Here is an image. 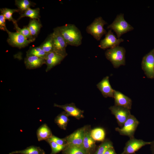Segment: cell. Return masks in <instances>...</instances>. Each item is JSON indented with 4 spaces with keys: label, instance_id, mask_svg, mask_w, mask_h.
<instances>
[{
    "label": "cell",
    "instance_id": "obj_15",
    "mask_svg": "<svg viewBox=\"0 0 154 154\" xmlns=\"http://www.w3.org/2000/svg\"><path fill=\"white\" fill-rule=\"evenodd\" d=\"M96 86L104 98H114V90L111 86L108 76L104 78Z\"/></svg>",
    "mask_w": 154,
    "mask_h": 154
},
{
    "label": "cell",
    "instance_id": "obj_34",
    "mask_svg": "<svg viewBox=\"0 0 154 154\" xmlns=\"http://www.w3.org/2000/svg\"><path fill=\"white\" fill-rule=\"evenodd\" d=\"M5 19L2 14L0 15V29L4 31H6L7 29L5 24Z\"/></svg>",
    "mask_w": 154,
    "mask_h": 154
},
{
    "label": "cell",
    "instance_id": "obj_14",
    "mask_svg": "<svg viewBox=\"0 0 154 154\" xmlns=\"http://www.w3.org/2000/svg\"><path fill=\"white\" fill-rule=\"evenodd\" d=\"M54 106L64 110L69 116L74 117L77 119L84 117V111L77 108L73 103L63 105L54 104Z\"/></svg>",
    "mask_w": 154,
    "mask_h": 154
},
{
    "label": "cell",
    "instance_id": "obj_18",
    "mask_svg": "<svg viewBox=\"0 0 154 154\" xmlns=\"http://www.w3.org/2000/svg\"><path fill=\"white\" fill-rule=\"evenodd\" d=\"M26 68L29 69H36L45 64L44 58L33 55H26L24 60Z\"/></svg>",
    "mask_w": 154,
    "mask_h": 154
},
{
    "label": "cell",
    "instance_id": "obj_28",
    "mask_svg": "<svg viewBox=\"0 0 154 154\" xmlns=\"http://www.w3.org/2000/svg\"><path fill=\"white\" fill-rule=\"evenodd\" d=\"M0 11L1 14L4 15L6 19L12 21L13 24L17 23V21L13 18L12 15L14 13L19 12V10L18 9L3 8L0 9Z\"/></svg>",
    "mask_w": 154,
    "mask_h": 154
},
{
    "label": "cell",
    "instance_id": "obj_11",
    "mask_svg": "<svg viewBox=\"0 0 154 154\" xmlns=\"http://www.w3.org/2000/svg\"><path fill=\"white\" fill-rule=\"evenodd\" d=\"M151 143V141H145L135 138L130 139L126 143L123 151L124 154H132L143 146L150 145Z\"/></svg>",
    "mask_w": 154,
    "mask_h": 154
},
{
    "label": "cell",
    "instance_id": "obj_25",
    "mask_svg": "<svg viewBox=\"0 0 154 154\" xmlns=\"http://www.w3.org/2000/svg\"><path fill=\"white\" fill-rule=\"evenodd\" d=\"M62 154H87L82 147L67 145L62 151Z\"/></svg>",
    "mask_w": 154,
    "mask_h": 154
},
{
    "label": "cell",
    "instance_id": "obj_21",
    "mask_svg": "<svg viewBox=\"0 0 154 154\" xmlns=\"http://www.w3.org/2000/svg\"><path fill=\"white\" fill-rule=\"evenodd\" d=\"M27 27L32 35L35 38L38 35L42 26L39 20L31 19Z\"/></svg>",
    "mask_w": 154,
    "mask_h": 154
},
{
    "label": "cell",
    "instance_id": "obj_30",
    "mask_svg": "<svg viewBox=\"0 0 154 154\" xmlns=\"http://www.w3.org/2000/svg\"><path fill=\"white\" fill-rule=\"evenodd\" d=\"M113 147L112 141L108 139H105L98 147L94 154H104L105 151L107 149Z\"/></svg>",
    "mask_w": 154,
    "mask_h": 154
},
{
    "label": "cell",
    "instance_id": "obj_27",
    "mask_svg": "<svg viewBox=\"0 0 154 154\" xmlns=\"http://www.w3.org/2000/svg\"><path fill=\"white\" fill-rule=\"evenodd\" d=\"M15 2L19 11L23 12L35 5V3L28 0H16Z\"/></svg>",
    "mask_w": 154,
    "mask_h": 154
},
{
    "label": "cell",
    "instance_id": "obj_22",
    "mask_svg": "<svg viewBox=\"0 0 154 154\" xmlns=\"http://www.w3.org/2000/svg\"><path fill=\"white\" fill-rule=\"evenodd\" d=\"M69 116L65 111L62 112L55 117L54 122L60 128L66 130L69 121Z\"/></svg>",
    "mask_w": 154,
    "mask_h": 154
},
{
    "label": "cell",
    "instance_id": "obj_33",
    "mask_svg": "<svg viewBox=\"0 0 154 154\" xmlns=\"http://www.w3.org/2000/svg\"><path fill=\"white\" fill-rule=\"evenodd\" d=\"M46 140L53 141L60 145H67V142L64 138H60L53 135L50 138Z\"/></svg>",
    "mask_w": 154,
    "mask_h": 154
},
{
    "label": "cell",
    "instance_id": "obj_16",
    "mask_svg": "<svg viewBox=\"0 0 154 154\" xmlns=\"http://www.w3.org/2000/svg\"><path fill=\"white\" fill-rule=\"evenodd\" d=\"M65 58L54 51L47 53L45 58L47 72L55 66L60 64Z\"/></svg>",
    "mask_w": 154,
    "mask_h": 154
},
{
    "label": "cell",
    "instance_id": "obj_8",
    "mask_svg": "<svg viewBox=\"0 0 154 154\" xmlns=\"http://www.w3.org/2000/svg\"><path fill=\"white\" fill-rule=\"evenodd\" d=\"M141 67L145 74L149 78H154V49L143 58Z\"/></svg>",
    "mask_w": 154,
    "mask_h": 154
},
{
    "label": "cell",
    "instance_id": "obj_31",
    "mask_svg": "<svg viewBox=\"0 0 154 154\" xmlns=\"http://www.w3.org/2000/svg\"><path fill=\"white\" fill-rule=\"evenodd\" d=\"M14 29L17 32L30 40H35V38L33 37L27 26H25L22 29L19 28L17 23L13 24Z\"/></svg>",
    "mask_w": 154,
    "mask_h": 154
},
{
    "label": "cell",
    "instance_id": "obj_37",
    "mask_svg": "<svg viewBox=\"0 0 154 154\" xmlns=\"http://www.w3.org/2000/svg\"><path fill=\"white\" fill-rule=\"evenodd\" d=\"M124 154V153L123 152V151L122 153H121V154Z\"/></svg>",
    "mask_w": 154,
    "mask_h": 154
},
{
    "label": "cell",
    "instance_id": "obj_6",
    "mask_svg": "<svg viewBox=\"0 0 154 154\" xmlns=\"http://www.w3.org/2000/svg\"><path fill=\"white\" fill-rule=\"evenodd\" d=\"M139 122L133 115H131L121 128L116 127L115 130L121 135L129 137L130 139L134 138V135Z\"/></svg>",
    "mask_w": 154,
    "mask_h": 154
},
{
    "label": "cell",
    "instance_id": "obj_35",
    "mask_svg": "<svg viewBox=\"0 0 154 154\" xmlns=\"http://www.w3.org/2000/svg\"><path fill=\"white\" fill-rule=\"evenodd\" d=\"M104 154H117L116 153L114 147L107 149L105 151Z\"/></svg>",
    "mask_w": 154,
    "mask_h": 154
},
{
    "label": "cell",
    "instance_id": "obj_23",
    "mask_svg": "<svg viewBox=\"0 0 154 154\" xmlns=\"http://www.w3.org/2000/svg\"><path fill=\"white\" fill-rule=\"evenodd\" d=\"M90 135L95 141L102 142L105 140V132L102 128L97 127L91 130Z\"/></svg>",
    "mask_w": 154,
    "mask_h": 154
},
{
    "label": "cell",
    "instance_id": "obj_4",
    "mask_svg": "<svg viewBox=\"0 0 154 154\" xmlns=\"http://www.w3.org/2000/svg\"><path fill=\"white\" fill-rule=\"evenodd\" d=\"M107 24L101 17L95 18L93 22L86 28V32L92 36L98 41L107 32L104 28V26Z\"/></svg>",
    "mask_w": 154,
    "mask_h": 154
},
{
    "label": "cell",
    "instance_id": "obj_20",
    "mask_svg": "<svg viewBox=\"0 0 154 154\" xmlns=\"http://www.w3.org/2000/svg\"><path fill=\"white\" fill-rule=\"evenodd\" d=\"M9 154H45V153L40 147L32 145L23 150L12 151Z\"/></svg>",
    "mask_w": 154,
    "mask_h": 154
},
{
    "label": "cell",
    "instance_id": "obj_19",
    "mask_svg": "<svg viewBox=\"0 0 154 154\" xmlns=\"http://www.w3.org/2000/svg\"><path fill=\"white\" fill-rule=\"evenodd\" d=\"M52 135L51 129L46 123L41 125L37 131V135L38 141L44 140L46 141Z\"/></svg>",
    "mask_w": 154,
    "mask_h": 154
},
{
    "label": "cell",
    "instance_id": "obj_10",
    "mask_svg": "<svg viewBox=\"0 0 154 154\" xmlns=\"http://www.w3.org/2000/svg\"><path fill=\"white\" fill-rule=\"evenodd\" d=\"M123 41L121 38H116L112 30L110 29L106 34L105 37L100 41L98 46L103 50L119 46Z\"/></svg>",
    "mask_w": 154,
    "mask_h": 154
},
{
    "label": "cell",
    "instance_id": "obj_1",
    "mask_svg": "<svg viewBox=\"0 0 154 154\" xmlns=\"http://www.w3.org/2000/svg\"><path fill=\"white\" fill-rule=\"evenodd\" d=\"M57 28L67 45L78 46L81 44L82 37L80 31L75 25L66 24Z\"/></svg>",
    "mask_w": 154,
    "mask_h": 154
},
{
    "label": "cell",
    "instance_id": "obj_32",
    "mask_svg": "<svg viewBox=\"0 0 154 154\" xmlns=\"http://www.w3.org/2000/svg\"><path fill=\"white\" fill-rule=\"evenodd\" d=\"M46 141L51 147V152L50 154H56L63 150L67 146L60 145L52 141L46 140Z\"/></svg>",
    "mask_w": 154,
    "mask_h": 154
},
{
    "label": "cell",
    "instance_id": "obj_13",
    "mask_svg": "<svg viewBox=\"0 0 154 154\" xmlns=\"http://www.w3.org/2000/svg\"><path fill=\"white\" fill-rule=\"evenodd\" d=\"M91 130L90 125H86L82 147L87 154H94L96 149V141L90 135Z\"/></svg>",
    "mask_w": 154,
    "mask_h": 154
},
{
    "label": "cell",
    "instance_id": "obj_3",
    "mask_svg": "<svg viewBox=\"0 0 154 154\" xmlns=\"http://www.w3.org/2000/svg\"><path fill=\"white\" fill-rule=\"evenodd\" d=\"M107 28L115 32L118 38H120L122 35L134 29L125 21L124 14L121 13L117 15L112 23L108 25Z\"/></svg>",
    "mask_w": 154,
    "mask_h": 154
},
{
    "label": "cell",
    "instance_id": "obj_29",
    "mask_svg": "<svg viewBox=\"0 0 154 154\" xmlns=\"http://www.w3.org/2000/svg\"><path fill=\"white\" fill-rule=\"evenodd\" d=\"M40 46L46 53L53 51L52 40L51 34L47 37Z\"/></svg>",
    "mask_w": 154,
    "mask_h": 154
},
{
    "label": "cell",
    "instance_id": "obj_9",
    "mask_svg": "<svg viewBox=\"0 0 154 154\" xmlns=\"http://www.w3.org/2000/svg\"><path fill=\"white\" fill-rule=\"evenodd\" d=\"M109 109L115 117L119 125L121 128L131 115L130 109L122 106L114 105L110 106Z\"/></svg>",
    "mask_w": 154,
    "mask_h": 154
},
{
    "label": "cell",
    "instance_id": "obj_17",
    "mask_svg": "<svg viewBox=\"0 0 154 154\" xmlns=\"http://www.w3.org/2000/svg\"><path fill=\"white\" fill-rule=\"evenodd\" d=\"M115 105L122 106L130 110L132 101L129 97L121 92L114 90V98Z\"/></svg>",
    "mask_w": 154,
    "mask_h": 154
},
{
    "label": "cell",
    "instance_id": "obj_26",
    "mask_svg": "<svg viewBox=\"0 0 154 154\" xmlns=\"http://www.w3.org/2000/svg\"><path fill=\"white\" fill-rule=\"evenodd\" d=\"M26 53V55H33L44 59L47 53L43 50L40 46L37 47H31Z\"/></svg>",
    "mask_w": 154,
    "mask_h": 154
},
{
    "label": "cell",
    "instance_id": "obj_12",
    "mask_svg": "<svg viewBox=\"0 0 154 154\" xmlns=\"http://www.w3.org/2000/svg\"><path fill=\"white\" fill-rule=\"evenodd\" d=\"M86 126L80 128L64 138L67 145L82 147Z\"/></svg>",
    "mask_w": 154,
    "mask_h": 154
},
{
    "label": "cell",
    "instance_id": "obj_36",
    "mask_svg": "<svg viewBox=\"0 0 154 154\" xmlns=\"http://www.w3.org/2000/svg\"><path fill=\"white\" fill-rule=\"evenodd\" d=\"M151 150L152 154H154V140L152 141H151V143L150 144Z\"/></svg>",
    "mask_w": 154,
    "mask_h": 154
},
{
    "label": "cell",
    "instance_id": "obj_2",
    "mask_svg": "<svg viewBox=\"0 0 154 154\" xmlns=\"http://www.w3.org/2000/svg\"><path fill=\"white\" fill-rule=\"evenodd\" d=\"M125 50L124 47L117 46L107 49L105 55L114 67L117 68L121 66L125 65Z\"/></svg>",
    "mask_w": 154,
    "mask_h": 154
},
{
    "label": "cell",
    "instance_id": "obj_7",
    "mask_svg": "<svg viewBox=\"0 0 154 154\" xmlns=\"http://www.w3.org/2000/svg\"><path fill=\"white\" fill-rule=\"evenodd\" d=\"M8 37L7 40L8 43L11 46L19 48L25 47L35 40H30L20 33L16 32H12L7 29L6 31Z\"/></svg>",
    "mask_w": 154,
    "mask_h": 154
},
{
    "label": "cell",
    "instance_id": "obj_5",
    "mask_svg": "<svg viewBox=\"0 0 154 154\" xmlns=\"http://www.w3.org/2000/svg\"><path fill=\"white\" fill-rule=\"evenodd\" d=\"M53 47V51L65 58L67 55L66 42L59 31L57 27L53 29L51 34Z\"/></svg>",
    "mask_w": 154,
    "mask_h": 154
},
{
    "label": "cell",
    "instance_id": "obj_24",
    "mask_svg": "<svg viewBox=\"0 0 154 154\" xmlns=\"http://www.w3.org/2000/svg\"><path fill=\"white\" fill-rule=\"evenodd\" d=\"M40 10L39 8L32 9L30 8L21 13L17 20H19L22 18L25 17H29L32 19L39 20L40 17Z\"/></svg>",
    "mask_w": 154,
    "mask_h": 154
}]
</instances>
